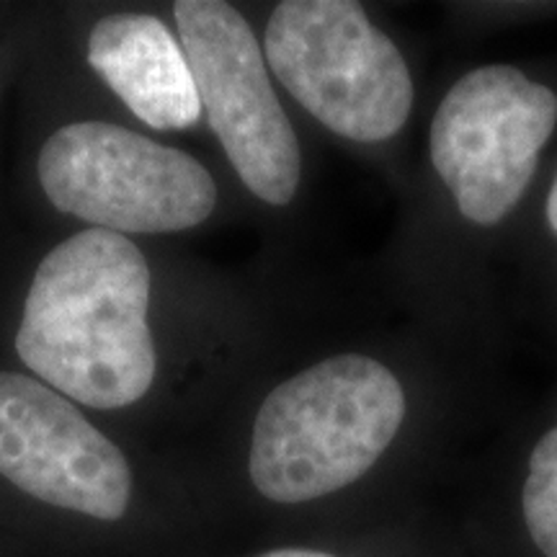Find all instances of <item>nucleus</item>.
Segmentation results:
<instances>
[{
    "label": "nucleus",
    "mask_w": 557,
    "mask_h": 557,
    "mask_svg": "<svg viewBox=\"0 0 557 557\" xmlns=\"http://www.w3.org/2000/svg\"><path fill=\"white\" fill-rule=\"evenodd\" d=\"M150 269L129 238L90 227L52 248L34 274L16 333L21 361L90 408H124L156 380Z\"/></svg>",
    "instance_id": "1"
},
{
    "label": "nucleus",
    "mask_w": 557,
    "mask_h": 557,
    "mask_svg": "<svg viewBox=\"0 0 557 557\" xmlns=\"http://www.w3.org/2000/svg\"><path fill=\"white\" fill-rule=\"evenodd\" d=\"M406 418V393L380 361L344 354L269 393L256 416L248 472L261 496L305 504L357 483Z\"/></svg>",
    "instance_id": "2"
},
{
    "label": "nucleus",
    "mask_w": 557,
    "mask_h": 557,
    "mask_svg": "<svg viewBox=\"0 0 557 557\" xmlns=\"http://www.w3.org/2000/svg\"><path fill=\"white\" fill-rule=\"evenodd\" d=\"M267 60L282 86L341 137L382 143L408 122L410 70L359 3H278L267 26Z\"/></svg>",
    "instance_id": "3"
},
{
    "label": "nucleus",
    "mask_w": 557,
    "mask_h": 557,
    "mask_svg": "<svg viewBox=\"0 0 557 557\" xmlns=\"http://www.w3.org/2000/svg\"><path fill=\"white\" fill-rule=\"evenodd\" d=\"M39 184L60 212L109 233H178L218 205L197 158L109 122H75L39 152Z\"/></svg>",
    "instance_id": "4"
},
{
    "label": "nucleus",
    "mask_w": 557,
    "mask_h": 557,
    "mask_svg": "<svg viewBox=\"0 0 557 557\" xmlns=\"http://www.w3.org/2000/svg\"><path fill=\"white\" fill-rule=\"evenodd\" d=\"M557 124L547 86L508 65L459 78L431 122V163L457 209L475 225H496L519 205L540 150Z\"/></svg>",
    "instance_id": "5"
},
{
    "label": "nucleus",
    "mask_w": 557,
    "mask_h": 557,
    "mask_svg": "<svg viewBox=\"0 0 557 557\" xmlns=\"http://www.w3.org/2000/svg\"><path fill=\"white\" fill-rule=\"evenodd\" d=\"M173 16L201 111L233 169L259 199L289 205L302 176V156L253 29L220 0H178Z\"/></svg>",
    "instance_id": "6"
},
{
    "label": "nucleus",
    "mask_w": 557,
    "mask_h": 557,
    "mask_svg": "<svg viewBox=\"0 0 557 557\" xmlns=\"http://www.w3.org/2000/svg\"><path fill=\"white\" fill-rule=\"evenodd\" d=\"M0 475L45 504L116 521L127 513L132 470L58 389L0 372Z\"/></svg>",
    "instance_id": "7"
},
{
    "label": "nucleus",
    "mask_w": 557,
    "mask_h": 557,
    "mask_svg": "<svg viewBox=\"0 0 557 557\" xmlns=\"http://www.w3.org/2000/svg\"><path fill=\"white\" fill-rule=\"evenodd\" d=\"M88 62L152 129H186L201 103L184 47L150 13H114L94 26Z\"/></svg>",
    "instance_id": "8"
},
{
    "label": "nucleus",
    "mask_w": 557,
    "mask_h": 557,
    "mask_svg": "<svg viewBox=\"0 0 557 557\" xmlns=\"http://www.w3.org/2000/svg\"><path fill=\"white\" fill-rule=\"evenodd\" d=\"M521 506L529 537L542 555L557 557V426L532 449Z\"/></svg>",
    "instance_id": "9"
},
{
    "label": "nucleus",
    "mask_w": 557,
    "mask_h": 557,
    "mask_svg": "<svg viewBox=\"0 0 557 557\" xmlns=\"http://www.w3.org/2000/svg\"><path fill=\"white\" fill-rule=\"evenodd\" d=\"M259 557H336V555L318 553V549H274V553H267Z\"/></svg>",
    "instance_id": "10"
},
{
    "label": "nucleus",
    "mask_w": 557,
    "mask_h": 557,
    "mask_svg": "<svg viewBox=\"0 0 557 557\" xmlns=\"http://www.w3.org/2000/svg\"><path fill=\"white\" fill-rule=\"evenodd\" d=\"M547 222H549V227L557 233V178H555L553 191H549V199H547Z\"/></svg>",
    "instance_id": "11"
}]
</instances>
